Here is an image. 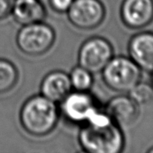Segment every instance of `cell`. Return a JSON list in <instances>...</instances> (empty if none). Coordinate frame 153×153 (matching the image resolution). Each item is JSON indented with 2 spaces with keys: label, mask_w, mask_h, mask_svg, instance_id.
<instances>
[{
  "label": "cell",
  "mask_w": 153,
  "mask_h": 153,
  "mask_svg": "<svg viewBox=\"0 0 153 153\" xmlns=\"http://www.w3.org/2000/svg\"><path fill=\"white\" fill-rule=\"evenodd\" d=\"M13 0H0V21L11 14Z\"/></svg>",
  "instance_id": "cell-17"
},
{
  "label": "cell",
  "mask_w": 153,
  "mask_h": 153,
  "mask_svg": "<svg viewBox=\"0 0 153 153\" xmlns=\"http://www.w3.org/2000/svg\"><path fill=\"white\" fill-rule=\"evenodd\" d=\"M113 47L105 38L95 36L85 41L79 50V65L91 73H98L113 58Z\"/></svg>",
  "instance_id": "cell-5"
},
{
  "label": "cell",
  "mask_w": 153,
  "mask_h": 153,
  "mask_svg": "<svg viewBox=\"0 0 153 153\" xmlns=\"http://www.w3.org/2000/svg\"><path fill=\"white\" fill-rule=\"evenodd\" d=\"M129 56L141 70L153 71V33L142 32L134 35L128 42Z\"/></svg>",
  "instance_id": "cell-10"
},
{
  "label": "cell",
  "mask_w": 153,
  "mask_h": 153,
  "mask_svg": "<svg viewBox=\"0 0 153 153\" xmlns=\"http://www.w3.org/2000/svg\"><path fill=\"white\" fill-rule=\"evenodd\" d=\"M66 13L75 27L88 31L102 23L106 9L100 0H74Z\"/></svg>",
  "instance_id": "cell-6"
},
{
  "label": "cell",
  "mask_w": 153,
  "mask_h": 153,
  "mask_svg": "<svg viewBox=\"0 0 153 153\" xmlns=\"http://www.w3.org/2000/svg\"><path fill=\"white\" fill-rule=\"evenodd\" d=\"M18 70L9 60L0 59V94L11 91L18 81Z\"/></svg>",
  "instance_id": "cell-13"
},
{
  "label": "cell",
  "mask_w": 153,
  "mask_h": 153,
  "mask_svg": "<svg viewBox=\"0 0 153 153\" xmlns=\"http://www.w3.org/2000/svg\"><path fill=\"white\" fill-rule=\"evenodd\" d=\"M147 152H148V153H153V147H152V148H150V149H148Z\"/></svg>",
  "instance_id": "cell-18"
},
{
  "label": "cell",
  "mask_w": 153,
  "mask_h": 153,
  "mask_svg": "<svg viewBox=\"0 0 153 153\" xmlns=\"http://www.w3.org/2000/svg\"><path fill=\"white\" fill-rule=\"evenodd\" d=\"M104 110L116 124L129 127L134 124L139 116V105L128 96L120 95L111 98Z\"/></svg>",
  "instance_id": "cell-9"
},
{
  "label": "cell",
  "mask_w": 153,
  "mask_h": 153,
  "mask_svg": "<svg viewBox=\"0 0 153 153\" xmlns=\"http://www.w3.org/2000/svg\"><path fill=\"white\" fill-rule=\"evenodd\" d=\"M71 90L69 74L62 71L49 72L41 82V95L55 103H60Z\"/></svg>",
  "instance_id": "cell-11"
},
{
  "label": "cell",
  "mask_w": 153,
  "mask_h": 153,
  "mask_svg": "<svg viewBox=\"0 0 153 153\" xmlns=\"http://www.w3.org/2000/svg\"><path fill=\"white\" fill-rule=\"evenodd\" d=\"M72 89L77 91H88L93 86V73L81 66H77L72 69L69 74Z\"/></svg>",
  "instance_id": "cell-14"
},
{
  "label": "cell",
  "mask_w": 153,
  "mask_h": 153,
  "mask_svg": "<svg viewBox=\"0 0 153 153\" xmlns=\"http://www.w3.org/2000/svg\"><path fill=\"white\" fill-rule=\"evenodd\" d=\"M55 31L44 22L22 26L16 35V43L22 53L29 56H40L53 47Z\"/></svg>",
  "instance_id": "cell-4"
},
{
  "label": "cell",
  "mask_w": 153,
  "mask_h": 153,
  "mask_svg": "<svg viewBox=\"0 0 153 153\" xmlns=\"http://www.w3.org/2000/svg\"><path fill=\"white\" fill-rule=\"evenodd\" d=\"M78 141L82 150L89 153H119L125 146L121 128L100 109L83 125Z\"/></svg>",
  "instance_id": "cell-1"
},
{
  "label": "cell",
  "mask_w": 153,
  "mask_h": 153,
  "mask_svg": "<svg viewBox=\"0 0 153 153\" xmlns=\"http://www.w3.org/2000/svg\"><path fill=\"white\" fill-rule=\"evenodd\" d=\"M152 85L153 87V71H152Z\"/></svg>",
  "instance_id": "cell-19"
},
{
  "label": "cell",
  "mask_w": 153,
  "mask_h": 153,
  "mask_svg": "<svg viewBox=\"0 0 153 153\" xmlns=\"http://www.w3.org/2000/svg\"><path fill=\"white\" fill-rule=\"evenodd\" d=\"M74 0H48L51 8L56 13H66Z\"/></svg>",
  "instance_id": "cell-16"
},
{
  "label": "cell",
  "mask_w": 153,
  "mask_h": 153,
  "mask_svg": "<svg viewBox=\"0 0 153 153\" xmlns=\"http://www.w3.org/2000/svg\"><path fill=\"white\" fill-rule=\"evenodd\" d=\"M11 15L22 26L44 22L47 15L41 0H13Z\"/></svg>",
  "instance_id": "cell-12"
},
{
  "label": "cell",
  "mask_w": 153,
  "mask_h": 153,
  "mask_svg": "<svg viewBox=\"0 0 153 153\" xmlns=\"http://www.w3.org/2000/svg\"><path fill=\"white\" fill-rule=\"evenodd\" d=\"M120 17L128 28L146 27L153 21V0H124Z\"/></svg>",
  "instance_id": "cell-8"
},
{
  "label": "cell",
  "mask_w": 153,
  "mask_h": 153,
  "mask_svg": "<svg viewBox=\"0 0 153 153\" xmlns=\"http://www.w3.org/2000/svg\"><path fill=\"white\" fill-rule=\"evenodd\" d=\"M60 113L68 121L85 124L99 109L88 91H71L60 102Z\"/></svg>",
  "instance_id": "cell-7"
},
{
  "label": "cell",
  "mask_w": 153,
  "mask_h": 153,
  "mask_svg": "<svg viewBox=\"0 0 153 153\" xmlns=\"http://www.w3.org/2000/svg\"><path fill=\"white\" fill-rule=\"evenodd\" d=\"M128 93V96L137 105H143L148 103L153 98V87L152 85L139 81Z\"/></svg>",
  "instance_id": "cell-15"
},
{
  "label": "cell",
  "mask_w": 153,
  "mask_h": 153,
  "mask_svg": "<svg viewBox=\"0 0 153 153\" xmlns=\"http://www.w3.org/2000/svg\"><path fill=\"white\" fill-rule=\"evenodd\" d=\"M101 72L106 87L119 93L128 92L142 78L140 68L125 56H113Z\"/></svg>",
  "instance_id": "cell-3"
},
{
  "label": "cell",
  "mask_w": 153,
  "mask_h": 153,
  "mask_svg": "<svg viewBox=\"0 0 153 153\" xmlns=\"http://www.w3.org/2000/svg\"><path fill=\"white\" fill-rule=\"evenodd\" d=\"M60 114L56 103L40 94L29 98L22 106L20 122L28 134L44 137L55 129Z\"/></svg>",
  "instance_id": "cell-2"
}]
</instances>
